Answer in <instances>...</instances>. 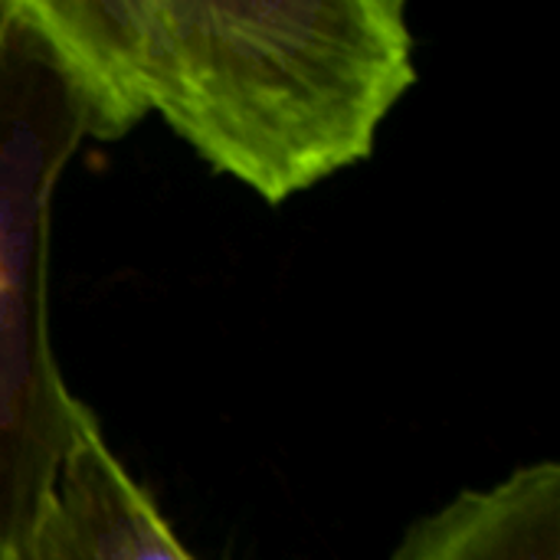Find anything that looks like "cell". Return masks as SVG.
<instances>
[{"label": "cell", "mask_w": 560, "mask_h": 560, "mask_svg": "<svg viewBox=\"0 0 560 560\" xmlns=\"http://www.w3.org/2000/svg\"><path fill=\"white\" fill-rule=\"evenodd\" d=\"M128 135L161 115L217 174L285 203L368 161L417 82L400 0H30Z\"/></svg>", "instance_id": "6da1fadb"}, {"label": "cell", "mask_w": 560, "mask_h": 560, "mask_svg": "<svg viewBox=\"0 0 560 560\" xmlns=\"http://www.w3.org/2000/svg\"><path fill=\"white\" fill-rule=\"evenodd\" d=\"M125 131L66 46L13 0L0 16V558L20 560L52 492L75 400L49 331L52 203L85 141Z\"/></svg>", "instance_id": "7a4b0ae2"}, {"label": "cell", "mask_w": 560, "mask_h": 560, "mask_svg": "<svg viewBox=\"0 0 560 560\" xmlns=\"http://www.w3.org/2000/svg\"><path fill=\"white\" fill-rule=\"evenodd\" d=\"M20 560H197L154 495L108 446L89 404L75 400L52 492Z\"/></svg>", "instance_id": "3957f363"}, {"label": "cell", "mask_w": 560, "mask_h": 560, "mask_svg": "<svg viewBox=\"0 0 560 560\" xmlns=\"http://www.w3.org/2000/svg\"><path fill=\"white\" fill-rule=\"evenodd\" d=\"M390 560H560V466L528 463L410 525Z\"/></svg>", "instance_id": "277c9868"}, {"label": "cell", "mask_w": 560, "mask_h": 560, "mask_svg": "<svg viewBox=\"0 0 560 560\" xmlns=\"http://www.w3.org/2000/svg\"><path fill=\"white\" fill-rule=\"evenodd\" d=\"M10 3H13V0H0V16H3V13L10 10Z\"/></svg>", "instance_id": "5b68a950"}, {"label": "cell", "mask_w": 560, "mask_h": 560, "mask_svg": "<svg viewBox=\"0 0 560 560\" xmlns=\"http://www.w3.org/2000/svg\"><path fill=\"white\" fill-rule=\"evenodd\" d=\"M0 560H3V558H0Z\"/></svg>", "instance_id": "8992f818"}]
</instances>
